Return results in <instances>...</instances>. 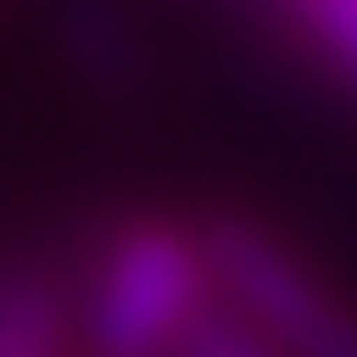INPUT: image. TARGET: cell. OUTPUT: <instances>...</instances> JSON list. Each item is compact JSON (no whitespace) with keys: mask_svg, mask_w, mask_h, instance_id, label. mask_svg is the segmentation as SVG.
<instances>
[{"mask_svg":"<svg viewBox=\"0 0 357 357\" xmlns=\"http://www.w3.org/2000/svg\"><path fill=\"white\" fill-rule=\"evenodd\" d=\"M204 306H212V270L197 219L132 212L95 241L80 284V335L95 357H175Z\"/></svg>","mask_w":357,"mask_h":357,"instance_id":"6da1fadb","label":"cell"},{"mask_svg":"<svg viewBox=\"0 0 357 357\" xmlns=\"http://www.w3.org/2000/svg\"><path fill=\"white\" fill-rule=\"evenodd\" d=\"M219 306H234L278 357H357V291L328 284L278 226L248 212L197 219Z\"/></svg>","mask_w":357,"mask_h":357,"instance_id":"7a4b0ae2","label":"cell"},{"mask_svg":"<svg viewBox=\"0 0 357 357\" xmlns=\"http://www.w3.org/2000/svg\"><path fill=\"white\" fill-rule=\"evenodd\" d=\"M175 357H278V350H270L263 335H255L248 321L234 314V306H219V291H212L204 321H197V328L183 335V350H175Z\"/></svg>","mask_w":357,"mask_h":357,"instance_id":"3957f363","label":"cell"},{"mask_svg":"<svg viewBox=\"0 0 357 357\" xmlns=\"http://www.w3.org/2000/svg\"><path fill=\"white\" fill-rule=\"evenodd\" d=\"M299 29H306L314 44H328L335 66H350V73H357V8H321V15H306Z\"/></svg>","mask_w":357,"mask_h":357,"instance_id":"277c9868","label":"cell"}]
</instances>
